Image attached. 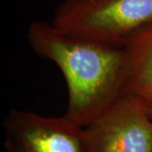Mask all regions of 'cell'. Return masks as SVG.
Segmentation results:
<instances>
[{
  "mask_svg": "<svg viewBox=\"0 0 152 152\" xmlns=\"http://www.w3.org/2000/svg\"><path fill=\"white\" fill-rule=\"evenodd\" d=\"M27 39L39 57L56 64L64 77V115L85 126L124 93L127 77L126 48L65 33L53 23L35 21Z\"/></svg>",
  "mask_w": 152,
  "mask_h": 152,
  "instance_id": "1",
  "label": "cell"
},
{
  "mask_svg": "<svg viewBox=\"0 0 152 152\" xmlns=\"http://www.w3.org/2000/svg\"><path fill=\"white\" fill-rule=\"evenodd\" d=\"M51 23L68 34L124 48L152 25V0H64Z\"/></svg>",
  "mask_w": 152,
  "mask_h": 152,
  "instance_id": "2",
  "label": "cell"
},
{
  "mask_svg": "<svg viewBox=\"0 0 152 152\" xmlns=\"http://www.w3.org/2000/svg\"><path fill=\"white\" fill-rule=\"evenodd\" d=\"M84 152H152L148 101L123 93L110 108L82 127Z\"/></svg>",
  "mask_w": 152,
  "mask_h": 152,
  "instance_id": "3",
  "label": "cell"
},
{
  "mask_svg": "<svg viewBox=\"0 0 152 152\" xmlns=\"http://www.w3.org/2000/svg\"><path fill=\"white\" fill-rule=\"evenodd\" d=\"M82 127L64 115L12 109L3 123L4 146L7 152H84Z\"/></svg>",
  "mask_w": 152,
  "mask_h": 152,
  "instance_id": "4",
  "label": "cell"
},
{
  "mask_svg": "<svg viewBox=\"0 0 152 152\" xmlns=\"http://www.w3.org/2000/svg\"><path fill=\"white\" fill-rule=\"evenodd\" d=\"M127 77L124 93L152 100V25L126 47Z\"/></svg>",
  "mask_w": 152,
  "mask_h": 152,
  "instance_id": "5",
  "label": "cell"
},
{
  "mask_svg": "<svg viewBox=\"0 0 152 152\" xmlns=\"http://www.w3.org/2000/svg\"><path fill=\"white\" fill-rule=\"evenodd\" d=\"M148 112H149V115L152 118V100L148 101Z\"/></svg>",
  "mask_w": 152,
  "mask_h": 152,
  "instance_id": "6",
  "label": "cell"
}]
</instances>
